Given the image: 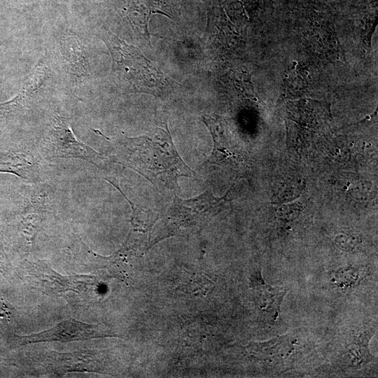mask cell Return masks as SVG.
Returning a JSON list of instances; mask_svg holds the SVG:
<instances>
[{"label":"cell","instance_id":"16","mask_svg":"<svg viewBox=\"0 0 378 378\" xmlns=\"http://www.w3.org/2000/svg\"><path fill=\"white\" fill-rule=\"evenodd\" d=\"M335 243L340 248L346 251L352 250L356 246L354 239L345 234L338 235L335 238Z\"/></svg>","mask_w":378,"mask_h":378},{"label":"cell","instance_id":"13","mask_svg":"<svg viewBox=\"0 0 378 378\" xmlns=\"http://www.w3.org/2000/svg\"><path fill=\"white\" fill-rule=\"evenodd\" d=\"M92 358L88 352L54 353L50 356L48 367L57 374L71 371H92Z\"/></svg>","mask_w":378,"mask_h":378},{"label":"cell","instance_id":"3","mask_svg":"<svg viewBox=\"0 0 378 378\" xmlns=\"http://www.w3.org/2000/svg\"><path fill=\"white\" fill-rule=\"evenodd\" d=\"M229 192L224 197H216L210 191L189 199L174 195L171 206L161 221V231L155 238L183 234L203 227L224 207Z\"/></svg>","mask_w":378,"mask_h":378},{"label":"cell","instance_id":"12","mask_svg":"<svg viewBox=\"0 0 378 378\" xmlns=\"http://www.w3.org/2000/svg\"><path fill=\"white\" fill-rule=\"evenodd\" d=\"M62 55L69 71L77 78L88 76V61L79 40L73 36L65 37L62 41Z\"/></svg>","mask_w":378,"mask_h":378},{"label":"cell","instance_id":"9","mask_svg":"<svg viewBox=\"0 0 378 378\" xmlns=\"http://www.w3.org/2000/svg\"><path fill=\"white\" fill-rule=\"evenodd\" d=\"M47 78L45 64L39 62L26 80L20 93L13 99L0 104V113L13 114L25 108L44 85Z\"/></svg>","mask_w":378,"mask_h":378},{"label":"cell","instance_id":"14","mask_svg":"<svg viewBox=\"0 0 378 378\" xmlns=\"http://www.w3.org/2000/svg\"><path fill=\"white\" fill-rule=\"evenodd\" d=\"M304 181L296 176H288L280 181L275 188L272 196V202L282 204L297 199L302 192Z\"/></svg>","mask_w":378,"mask_h":378},{"label":"cell","instance_id":"2","mask_svg":"<svg viewBox=\"0 0 378 378\" xmlns=\"http://www.w3.org/2000/svg\"><path fill=\"white\" fill-rule=\"evenodd\" d=\"M101 38L112 57V74L122 86L132 92H155L167 85V78L136 47L129 45L111 31Z\"/></svg>","mask_w":378,"mask_h":378},{"label":"cell","instance_id":"11","mask_svg":"<svg viewBox=\"0 0 378 378\" xmlns=\"http://www.w3.org/2000/svg\"><path fill=\"white\" fill-rule=\"evenodd\" d=\"M155 13L162 14L171 18L165 4L161 0H132L130 6L129 15L132 22L150 42L148 21L151 15Z\"/></svg>","mask_w":378,"mask_h":378},{"label":"cell","instance_id":"7","mask_svg":"<svg viewBox=\"0 0 378 378\" xmlns=\"http://www.w3.org/2000/svg\"><path fill=\"white\" fill-rule=\"evenodd\" d=\"M203 122L209 129L214 141V148L211 156L204 164L228 165L234 164L242 160V157L234 148L227 136L223 120L219 116L203 115Z\"/></svg>","mask_w":378,"mask_h":378},{"label":"cell","instance_id":"6","mask_svg":"<svg viewBox=\"0 0 378 378\" xmlns=\"http://www.w3.org/2000/svg\"><path fill=\"white\" fill-rule=\"evenodd\" d=\"M43 158L30 150H15L0 153V172L12 173L31 183L44 179L47 169Z\"/></svg>","mask_w":378,"mask_h":378},{"label":"cell","instance_id":"20","mask_svg":"<svg viewBox=\"0 0 378 378\" xmlns=\"http://www.w3.org/2000/svg\"><path fill=\"white\" fill-rule=\"evenodd\" d=\"M337 60H339V59H340V57H339V56H337Z\"/></svg>","mask_w":378,"mask_h":378},{"label":"cell","instance_id":"18","mask_svg":"<svg viewBox=\"0 0 378 378\" xmlns=\"http://www.w3.org/2000/svg\"><path fill=\"white\" fill-rule=\"evenodd\" d=\"M305 74H306V75H307V76L309 75V72H308L307 71H305Z\"/></svg>","mask_w":378,"mask_h":378},{"label":"cell","instance_id":"8","mask_svg":"<svg viewBox=\"0 0 378 378\" xmlns=\"http://www.w3.org/2000/svg\"><path fill=\"white\" fill-rule=\"evenodd\" d=\"M31 274L37 279L41 288L48 293L75 290L93 284V277L88 276H62L46 265L32 263Z\"/></svg>","mask_w":378,"mask_h":378},{"label":"cell","instance_id":"19","mask_svg":"<svg viewBox=\"0 0 378 378\" xmlns=\"http://www.w3.org/2000/svg\"><path fill=\"white\" fill-rule=\"evenodd\" d=\"M285 77H286V78H288V74H285Z\"/></svg>","mask_w":378,"mask_h":378},{"label":"cell","instance_id":"17","mask_svg":"<svg viewBox=\"0 0 378 378\" xmlns=\"http://www.w3.org/2000/svg\"><path fill=\"white\" fill-rule=\"evenodd\" d=\"M293 64H293L294 66H296V65H297V64H298V62H293Z\"/></svg>","mask_w":378,"mask_h":378},{"label":"cell","instance_id":"10","mask_svg":"<svg viewBox=\"0 0 378 378\" xmlns=\"http://www.w3.org/2000/svg\"><path fill=\"white\" fill-rule=\"evenodd\" d=\"M253 287L256 293L259 307L274 320L280 314V307L287 290L282 287H274L265 282L260 272L255 273Z\"/></svg>","mask_w":378,"mask_h":378},{"label":"cell","instance_id":"15","mask_svg":"<svg viewBox=\"0 0 378 378\" xmlns=\"http://www.w3.org/2000/svg\"><path fill=\"white\" fill-rule=\"evenodd\" d=\"M302 209V204L299 202H295L277 206L276 213L281 220L288 222L295 219L300 215Z\"/></svg>","mask_w":378,"mask_h":378},{"label":"cell","instance_id":"5","mask_svg":"<svg viewBox=\"0 0 378 378\" xmlns=\"http://www.w3.org/2000/svg\"><path fill=\"white\" fill-rule=\"evenodd\" d=\"M110 335L97 325L69 319L41 332L22 336L20 341L22 344L42 342H73Z\"/></svg>","mask_w":378,"mask_h":378},{"label":"cell","instance_id":"4","mask_svg":"<svg viewBox=\"0 0 378 378\" xmlns=\"http://www.w3.org/2000/svg\"><path fill=\"white\" fill-rule=\"evenodd\" d=\"M42 157L48 160L78 158L88 162L110 176L111 164L102 155L75 136L67 118L56 114L41 145Z\"/></svg>","mask_w":378,"mask_h":378},{"label":"cell","instance_id":"1","mask_svg":"<svg viewBox=\"0 0 378 378\" xmlns=\"http://www.w3.org/2000/svg\"><path fill=\"white\" fill-rule=\"evenodd\" d=\"M93 130L106 142L111 161L138 172L160 192L179 190V177H196L195 172L178 153L167 127H156L137 137L115 139Z\"/></svg>","mask_w":378,"mask_h":378}]
</instances>
